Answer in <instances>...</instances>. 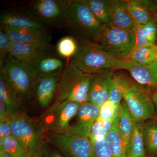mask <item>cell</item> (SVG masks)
I'll list each match as a JSON object with an SVG mask.
<instances>
[{"mask_svg":"<svg viewBox=\"0 0 157 157\" xmlns=\"http://www.w3.org/2000/svg\"><path fill=\"white\" fill-rule=\"evenodd\" d=\"M90 74L82 72L72 62L61 72L56 94V101L84 103L88 101Z\"/></svg>","mask_w":157,"mask_h":157,"instance_id":"obj_1","label":"cell"},{"mask_svg":"<svg viewBox=\"0 0 157 157\" xmlns=\"http://www.w3.org/2000/svg\"><path fill=\"white\" fill-rule=\"evenodd\" d=\"M118 61L95 42L85 40L78 44L71 62L84 73L93 74L109 70L116 71Z\"/></svg>","mask_w":157,"mask_h":157,"instance_id":"obj_2","label":"cell"},{"mask_svg":"<svg viewBox=\"0 0 157 157\" xmlns=\"http://www.w3.org/2000/svg\"><path fill=\"white\" fill-rule=\"evenodd\" d=\"M102 49L118 60L127 58L135 48L134 32L103 25L93 40Z\"/></svg>","mask_w":157,"mask_h":157,"instance_id":"obj_3","label":"cell"},{"mask_svg":"<svg viewBox=\"0 0 157 157\" xmlns=\"http://www.w3.org/2000/svg\"><path fill=\"white\" fill-rule=\"evenodd\" d=\"M1 70L16 90L20 102L30 100L35 94V85L38 78L33 64L19 61L9 55Z\"/></svg>","mask_w":157,"mask_h":157,"instance_id":"obj_4","label":"cell"},{"mask_svg":"<svg viewBox=\"0 0 157 157\" xmlns=\"http://www.w3.org/2000/svg\"><path fill=\"white\" fill-rule=\"evenodd\" d=\"M81 103L69 101H56L42 113L39 125L42 132L63 133L77 115Z\"/></svg>","mask_w":157,"mask_h":157,"instance_id":"obj_5","label":"cell"},{"mask_svg":"<svg viewBox=\"0 0 157 157\" xmlns=\"http://www.w3.org/2000/svg\"><path fill=\"white\" fill-rule=\"evenodd\" d=\"M69 2L67 26L82 38L93 41L103 25L94 16L86 0H72Z\"/></svg>","mask_w":157,"mask_h":157,"instance_id":"obj_6","label":"cell"},{"mask_svg":"<svg viewBox=\"0 0 157 157\" xmlns=\"http://www.w3.org/2000/svg\"><path fill=\"white\" fill-rule=\"evenodd\" d=\"M12 135L17 138L25 147L28 154L42 156L44 142L42 132L37 125L28 117L21 114L14 116L8 120Z\"/></svg>","mask_w":157,"mask_h":157,"instance_id":"obj_7","label":"cell"},{"mask_svg":"<svg viewBox=\"0 0 157 157\" xmlns=\"http://www.w3.org/2000/svg\"><path fill=\"white\" fill-rule=\"evenodd\" d=\"M32 12L46 26H67L69 13V1L37 0L31 6Z\"/></svg>","mask_w":157,"mask_h":157,"instance_id":"obj_8","label":"cell"},{"mask_svg":"<svg viewBox=\"0 0 157 157\" xmlns=\"http://www.w3.org/2000/svg\"><path fill=\"white\" fill-rule=\"evenodd\" d=\"M47 141L66 157H93L89 137L71 136L63 133L48 134Z\"/></svg>","mask_w":157,"mask_h":157,"instance_id":"obj_9","label":"cell"},{"mask_svg":"<svg viewBox=\"0 0 157 157\" xmlns=\"http://www.w3.org/2000/svg\"><path fill=\"white\" fill-rule=\"evenodd\" d=\"M123 100L134 121L157 118L153 101L145 89L140 87L128 92Z\"/></svg>","mask_w":157,"mask_h":157,"instance_id":"obj_10","label":"cell"},{"mask_svg":"<svg viewBox=\"0 0 157 157\" xmlns=\"http://www.w3.org/2000/svg\"><path fill=\"white\" fill-rule=\"evenodd\" d=\"M100 108L90 101L82 103L75 117V123L70 125L63 133L71 136L89 137L92 127L99 116Z\"/></svg>","mask_w":157,"mask_h":157,"instance_id":"obj_11","label":"cell"},{"mask_svg":"<svg viewBox=\"0 0 157 157\" xmlns=\"http://www.w3.org/2000/svg\"><path fill=\"white\" fill-rule=\"evenodd\" d=\"M12 43L48 46L52 35L47 29H13L1 27Z\"/></svg>","mask_w":157,"mask_h":157,"instance_id":"obj_12","label":"cell"},{"mask_svg":"<svg viewBox=\"0 0 157 157\" xmlns=\"http://www.w3.org/2000/svg\"><path fill=\"white\" fill-rule=\"evenodd\" d=\"M1 27L13 29H46V26L33 12L11 10L2 12L0 16Z\"/></svg>","mask_w":157,"mask_h":157,"instance_id":"obj_13","label":"cell"},{"mask_svg":"<svg viewBox=\"0 0 157 157\" xmlns=\"http://www.w3.org/2000/svg\"><path fill=\"white\" fill-rule=\"evenodd\" d=\"M126 70L137 83L147 86H157V64L156 62L147 65H138L126 59L118 61L116 70Z\"/></svg>","mask_w":157,"mask_h":157,"instance_id":"obj_14","label":"cell"},{"mask_svg":"<svg viewBox=\"0 0 157 157\" xmlns=\"http://www.w3.org/2000/svg\"><path fill=\"white\" fill-rule=\"evenodd\" d=\"M114 71L107 70L90 74V83L87 101L101 107L109 99L110 86Z\"/></svg>","mask_w":157,"mask_h":157,"instance_id":"obj_15","label":"cell"},{"mask_svg":"<svg viewBox=\"0 0 157 157\" xmlns=\"http://www.w3.org/2000/svg\"><path fill=\"white\" fill-rule=\"evenodd\" d=\"M111 24L116 27L135 32L136 23L126 0H109Z\"/></svg>","mask_w":157,"mask_h":157,"instance_id":"obj_16","label":"cell"},{"mask_svg":"<svg viewBox=\"0 0 157 157\" xmlns=\"http://www.w3.org/2000/svg\"><path fill=\"white\" fill-rule=\"evenodd\" d=\"M61 72L37 78L35 85V94L42 108L48 107L56 96Z\"/></svg>","mask_w":157,"mask_h":157,"instance_id":"obj_17","label":"cell"},{"mask_svg":"<svg viewBox=\"0 0 157 157\" xmlns=\"http://www.w3.org/2000/svg\"><path fill=\"white\" fill-rule=\"evenodd\" d=\"M116 71L113 76L108 100L120 105L127 92L140 87L126 73Z\"/></svg>","mask_w":157,"mask_h":157,"instance_id":"obj_18","label":"cell"},{"mask_svg":"<svg viewBox=\"0 0 157 157\" xmlns=\"http://www.w3.org/2000/svg\"><path fill=\"white\" fill-rule=\"evenodd\" d=\"M0 100L6 105L9 118L19 114L20 101L17 91L6 74L1 70Z\"/></svg>","mask_w":157,"mask_h":157,"instance_id":"obj_19","label":"cell"},{"mask_svg":"<svg viewBox=\"0 0 157 157\" xmlns=\"http://www.w3.org/2000/svg\"><path fill=\"white\" fill-rule=\"evenodd\" d=\"M48 46L12 43L9 55L19 61L33 64L45 54Z\"/></svg>","mask_w":157,"mask_h":157,"instance_id":"obj_20","label":"cell"},{"mask_svg":"<svg viewBox=\"0 0 157 157\" xmlns=\"http://www.w3.org/2000/svg\"><path fill=\"white\" fill-rule=\"evenodd\" d=\"M135 121L130 114L124 101L121 102L118 114V124L123 141L128 153V147Z\"/></svg>","mask_w":157,"mask_h":157,"instance_id":"obj_21","label":"cell"},{"mask_svg":"<svg viewBox=\"0 0 157 157\" xmlns=\"http://www.w3.org/2000/svg\"><path fill=\"white\" fill-rule=\"evenodd\" d=\"M33 65L39 77L59 73L62 71L63 63L61 59L56 57L44 54Z\"/></svg>","mask_w":157,"mask_h":157,"instance_id":"obj_22","label":"cell"},{"mask_svg":"<svg viewBox=\"0 0 157 157\" xmlns=\"http://www.w3.org/2000/svg\"><path fill=\"white\" fill-rule=\"evenodd\" d=\"M145 121H135L128 147L129 157H145L143 126Z\"/></svg>","mask_w":157,"mask_h":157,"instance_id":"obj_23","label":"cell"},{"mask_svg":"<svg viewBox=\"0 0 157 157\" xmlns=\"http://www.w3.org/2000/svg\"><path fill=\"white\" fill-rule=\"evenodd\" d=\"M106 140L113 157H129L119 129L118 117L106 136Z\"/></svg>","mask_w":157,"mask_h":157,"instance_id":"obj_24","label":"cell"},{"mask_svg":"<svg viewBox=\"0 0 157 157\" xmlns=\"http://www.w3.org/2000/svg\"><path fill=\"white\" fill-rule=\"evenodd\" d=\"M94 16L102 25L111 24L109 0H86Z\"/></svg>","mask_w":157,"mask_h":157,"instance_id":"obj_25","label":"cell"},{"mask_svg":"<svg viewBox=\"0 0 157 157\" xmlns=\"http://www.w3.org/2000/svg\"><path fill=\"white\" fill-rule=\"evenodd\" d=\"M142 132L145 151L148 153L157 154V118L145 121Z\"/></svg>","mask_w":157,"mask_h":157,"instance_id":"obj_26","label":"cell"},{"mask_svg":"<svg viewBox=\"0 0 157 157\" xmlns=\"http://www.w3.org/2000/svg\"><path fill=\"white\" fill-rule=\"evenodd\" d=\"M156 47H144L133 49L130 55L125 59L138 65L151 63L156 61Z\"/></svg>","mask_w":157,"mask_h":157,"instance_id":"obj_27","label":"cell"},{"mask_svg":"<svg viewBox=\"0 0 157 157\" xmlns=\"http://www.w3.org/2000/svg\"><path fill=\"white\" fill-rule=\"evenodd\" d=\"M0 149L11 157H25L28 154L22 144L13 135L0 140Z\"/></svg>","mask_w":157,"mask_h":157,"instance_id":"obj_28","label":"cell"},{"mask_svg":"<svg viewBox=\"0 0 157 157\" xmlns=\"http://www.w3.org/2000/svg\"><path fill=\"white\" fill-rule=\"evenodd\" d=\"M129 8L136 23L144 25L151 20L153 17L150 13L140 0H128Z\"/></svg>","mask_w":157,"mask_h":157,"instance_id":"obj_29","label":"cell"},{"mask_svg":"<svg viewBox=\"0 0 157 157\" xmlns=\"http://www.w3.org/2000/svg\"><path fill=\"white\" fill-rule=\"evenodd\" d=\"M78 48V43L73 37L66 36L62 38L58 42L56 51L58 54L65 59L72 58Z\"/></svg>","mask_w":157,"mask_h":157,"instance_id":"obj_30","label":"cell"},{"mask_svg":"<svg viewBox=\"0 0 157 157\" xmlns=\"http://www.w3.org/2000/svg\"><path fill=\"white\" fill-rule=\"evenodd\" d=\"M116 118L96 121L91 129L89 137L91 141L106 139V136L112 128Z\"/></svg>","mask_w":157,"mask_h":157,"instance_id":"obj_31","label":"cell"},{"mask_svg":"<svg viewBox=\"0 0 157 157\" xmlns=\"http://www.w3.org/2000/svg\"><path fill=\"white\" fill-rule=\"evenodd\" d=\"M119 106L107 100L100 107L97 120H107L117 117Z\"/></svg>","mask_w":157,"mask_h":157,"instance_id":"obj_32","label":"cell"},{"mask_svg":"<svg viewBox=\"0 0 157 157\" xmlns=\"http://www.w3.org/2000/svg\"><path fill=\"white\" fill-rule=\"evenodd\" d=\"M12 42L7 34L1 29L0 30V64L2 67L7 57L9 55Z\"/></svg>","mask_w":157,"mask_h":157,"instance_id":"obj_33","label":"cell"},{"mask_svg":"<svg viewBox=\"0 0 157 157\" xmlns=\"http://www.w3.org/2000/svg\"><path fill=\"white\" fill-rule=\"evenodd\" d=\"M93 157H113L107 145L106 139L91 141Z\"/></svg>","mask_w":157,"mask_h":157,"instance_id":"obj_34","label":"cell"},{"mask_svg":"<svg viewBox=\"0 0 157 157\" xmlns=\"http://www.w3.org/2000/svg\"><path fill=\"white\" fill-rule=\"evenodd\" d=\"M135 33V43L134 49L141 47H155L157 45H153L147 41L144 33L143 25L136 23Z\"/></svg>","mask_w":157,"mask_h":157,"instance_id":"obj_35","label":"cell"},{"mask_svg":"<svg viewBox=\"0 0 157 157\" xmlns=\"http://www.w3.org/2000/svg\"><path fill=\"white\" fill-rule=\"evenodd\" d=\"M144 33L147 41L151 44L156 45L157 22L151 20L143 25Z\"/></svg>","mask_w":157,"mask_h":157,"instance_id":"obj_36","label":"cell"},{"mask_svg":"<svg viewBox=\"0 0 157 157\" xmlns=\"http://www.w3.org/2000/svg\"><path fill=\"white\" fill-rule=\"evenodd\" d=\"M48 141L44 142L42 151V157H64Z\"/></svg>","mask_w":157,"mask_h":157,"instance_id":"obj_37","label":"cell"},{"mask_svg":"<svg viewBox=\"0 0 157 157\" xmlns=\"http://www.w3.org/2000/svg\"><path fill=\"white\" fill-rule=\"evenodd\" d=\"M12 135L11 127L8 120L0 122V140Z\"/></svg>","mask_w":157,"mask_h":157,"instance_id":"obj_38","label":"cell"},{"mask_svg":"<svg viewBox=\"0 0 157 157\" xmlns=\"http://www.w3.org/2000/svg\"><path fill=\"white\" fill-rule=\"evenodd\" d=\"M9 118L6 105L0 100V122L8 120Z\"/></svg>","mask_w":157,"mask_h":157,"instance_id":"obj_39","label":"cell"},{"mask_svg":"<svg viewBox=\"0 0 157 157\" xmlns=\"http://www.w3.org/2000/svg\"><path fill=\"white\" fill-rule=\"evenodd\" d=\"M152 100L154 104L156 114L157 118V90L153 93L151 97Z\"/></svg>","mask_w":157,"mask_h":157,"instance_id":"obj_40","label":"cell"},{"mask_svg":"<svg viewBox=\"0 0 157 157\" xmlns=\"http://www.w3.org/2000/svg\"><path fill=\"white\" fill-rule=\"evenodd\" d=\"M0 157H11L10 155L7 154L4 150L0 149Z\"/></svg>","mask_w":157,"mask_h":157,"instance_id":"obj_41","label":"cell"},{"mask_svg":"<svg viewBox=\"0 0 157 157\" xmlns=\"http://www.w3.org/2000/svg\"><path fill=\"white\" fill-rule=\"evenodd\" d=\"M25 157H42V156H36L34 155H32L29 154H28L26 155Z\"/></svg>","mask_w":157,"mask_h":157,"instance_id":"obj_42","label":"cell"},{"mask_svg":"<svg viewBox=\"0 0 157 157\" xmlns=\"http://www.w3.org/2000/svg\"><path fill=\"white\" fill-rule=\"evenodd\" d=\"M156 63L157 64V44L156 45Z\"/></svg>","mask_w":157,"mask_h":157,"instance_id":"obj_43","label":"cell"}]
</instances>
